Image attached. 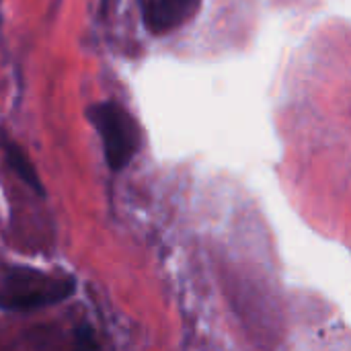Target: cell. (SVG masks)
Masks as SVG:
<instances>
[{
    "label": "cell",
    "mask_w": 351,
    "mask_h": 351,
    "mask_svg": "<svg viewBox=\"0 0 351 351\" xmlns=\"http://www.w3.org/2000/svg\"><path fill=\"white\" fill-rule=\"evenodd\" d=\"M76 290L72 276H58L35 267H12L0 284V311L27 313L53 306Z\"/></svg>",
    "instance_id": "6da1fadb"
},
{
    "label": "cell",
    "mask_w": 351,
    "mask_h": 351,
    "mask_svg": "<svg viewBox=\"0 0 351 351\" xmlns=\"http://www.w3.org/2000/svg\"><path fill=\"white\" fill-rule=\"evenodd\" d=\"M86 115L103 142L109 169L123 171L140 150V130L134 117L111 101L93 105Z\"/></svg>",
    "instance_id": "7a4b0ae2"
},
{
    "label": "cell",
    "mask_w": 351,
    "mask_h": 351,
    "mask_svg": "<svg viewBox=\"0 0 351 351\" xmlns=\"http://www.w3.org/2000/svg\"><path fill=\"white\" fill-rule=\"evenodd\" d=\"M199 6V0H140L142 19L150 33L162 35L187 23Z\"/></svg>",
    "instance_id": "3957f363"
},
{
    "label": "cell",
    "mask_w": 351,
    "mask_h": 351,
    "mask_svg": "<svg viewBox=\"0 0 351 351\" xmlns=\"http://www.w3.org/2000/svg\"><path fill=\"white\" fill-rule=\"evenodd\" d=\"M2 148H4L6 162H8V167L16 173V177H19L25 185H29L35 193L45 195L43 185H41V179H39V175H37L33 162H31L29 156L25 154V150H23L21 146H16V144L8 142V140L2 142Z\"/></svg>",
    "instance_id": "277c9868"
},
{
    "label": "cell",
    "mask_w": 351,
    "mask_h": 351,
    "mask_svg": "<svg viewBox=\"0 0 351 351\" xmlns=\"http://www.w3.org/2000/svg\"><path fill=\"white\" fill-rule=\"evenodd\" d=\"M72 351H101L97 335H95V331H93V327L88 323H82V325L76 327Z\"/></svg>",
    "instance_id": "5b68a950"
}]
</instances>
